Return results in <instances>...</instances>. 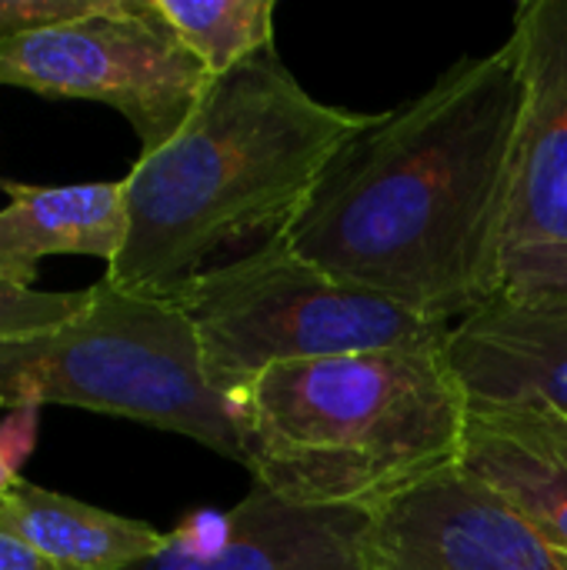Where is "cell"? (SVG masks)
<instances>
[{"instance_id": "6da1fadb", "label": "cell", "mask_w": 567, "mask_h": 570, "mask_svg": "<svg viewBox=\"0 0 567 570\" xmlns=\"http://www.w3.org/2000/svg\"><path fill=\"white\" fill-rule=\"evenodd\" d=\"M525 73L511 40L371 114L284 237L321 271L454 327L501 297V237Z\"/></svg>"}, {"instance_id": "7a4b0ae2", "label": "cell", "mask_w": 567, "mask_h": 570, "mask_svg": "<svg viewBox=\"0 0 567 570\" xmlns=\"http://www.w3.org/2000/svg\"><path fill=\"white\" fill-rule=\"evenodd\" d=\"M368 120L311 97L274 50L214 77L190 120L124 177L130 227L104 277L174 297L221 250L284 234Z\"/></svg>"}, {"instance_id": "3957f363", "label": "cell", "mask_w": 567, "mask_h": 570, "mask_svg": "<svg viewBox=\"0 0 567 570\" xmlns=\"http://www.w3.org/2000/svg\"><path fill=\"white\" fill-rule=\"evenodd\" d=\"M444 344L264 371L231 401L241 464L287 504L368 514L458 468L471 397Z\"/></svg>"}, {"instance_id": "277c9868", "label": "cell", "mask_w": 567, "mask_h": 570, "mask_svg": "<svg viewBox=\"0 0 567 570\" xmlns=\"http://www.w3.org/2000/svg\"><path fill=\"white\" fill-rule=\"evenodd\" d=\"M90 291L74 321L0 344V401L10 411L60 404L127 417L241 464L234 407L211 384L184 307L107 277Z\"/></svg>"}, {"instance_id": "5b68a950", "label": "cell", "mask_w": 567, "mask_h": 570, "mask_svg": "<svg viewBox=\"0 0 567 570\" xmlns=\"http://www.w3.org/2000/svg\"><path fill=\"white\" fill-rule=\"evenodd\" d=\"M174 301L190 317L207 377L227 401L281 364L438 344L451 334L321 271L284 234L231 264L207 267Z\"/></svg>"}, {"instance_id": "8992f818", "label": "cell", "mask_w": 567, "mask_h": 570, "mask_svg": "<svg viewBox=\"0 0 567 570\" xmlns=\"http://www.w3.org/2000/svg\"><path fill=\"white\" fill-rule=\"evenodd\" d=\"M0 87L97 100L130 124L140 154H154L190 120L211 73L157 17L154 0H100L84 17L3 40Z\"/></svg>"}, {"instance_id": "52a82bcc", "label": "cell", "mask_w": 567, "mask_h": 570, "mask_svg": "<svg viewBox=\"0 0 567 570\" xmlns=\"http://www.w3.org/2000/svg\"><path fill=\"white\" fill-rule=\"evenodd\" d=\"M508 40L525 73L501 237V297L567 301V0H521Z\"/></svg>"}, {"instance_id": "ba28073f", "label": "cell", "mask_w": 567, "mask_h": 570, "mask_svg": "<svg viewBox=\"0 0 567 570\" xmlns=\"http://www.w3.org/2000/svg\"><path fill=\"white\" fill-rule=\"evenodd\" d=\"M364 570H567L481 478L448 468L371 514Z\"/></svg>"}, {"instance_id": "9c48e42d", "label": "cell", "mask_w": 567, "mask_h": 570, "mask_svg": "<svg viewBox=\"0 0 567 570\" xmlns=\"http://www.w3.org/2000/svg\"><path fill=\"white\" fill-rule=\"evenodd\" d=\"M368 511L297 508L261 484L224 514H197L127 570H364Z\"/></svg>"}, {"instance_id": "30bf717a", "label": "cell", "mask_w": 567, "mask_h": 570, "mask_svg": "<svg viewBox=\"0 0 567 570\" xmlns=\"http://www.w3.org/2000/svg\"><path fill=\"white\" fill-rule=\"evenodd\" d=\"M444 354L471 404L545 407L567 421V301L495 297L451 327Z\"/></svg>"}, {"instance_id": "8fae6325", "label": "cell", "mask_w": 567, "mask_h": 570, "mask_svg": "<svg viewBox=\"0 0 567 570\" xmlns=\"http://www.w3.org/2000/svg\"><path fill=\"white\" fill-rule=\"evenodd\" d=\"M461 468L495 488L567 564V421L545 407L471 404Z\"/></svg>"}, {"instance_id": "7c38bea8", "label": "cell", "mask_w": 567, "mask_h": 570, "mask_svg": "<svg viewBox=\"0 0 567 570\" xmlns=\"http://www.w3.org/2000/svg\"><path fill=\"white\" fill-rule=\"evenodd\" d=\"M0 207V277L33 287L37 264L57 254L100 257L107 267L127 244L124 180L84 184H3Z\"/></svg>"}, {"instance_id": "4fadbf2b", "label": "cell", "mask_w": 567, "mask_h": 570, "mask_svg": "<svg viewBox=\"0 0 567 570\" xmlns=\"http://www.w3.org/2000/svg\"><path fill=\"white\" fill-rule=\"evenodd\" d=\"M0 528L57 570H127L167 544V534L147 521L110 514L30 481H20L0 501Z\"/></svg>"}, {"instance_id": "5bb4252c", "label": "cell", "mask_w": 567, "mask_h": 570, "mask_svg": "<svg viewBox=\"0 0 567 570\" xmlns=\"http://www.w3.org/2000/svg\"><path fill=\"white\" fill-rule=\"evenodd\" d=\"M154 10L211 80L274 50L277 0H154Z\"/></svg>"}, {"instance_id": "9a60e30c", "label": "cell", "mask_w": 567, "mask_h": 570, "mask_svg": "<svg viewBox=\"0 0 567 570\" xmlns=\"http://www.w3.org/2000/svg\"><path fill=\"white\" fill-rule=\"evenodd\" d=\"M94 291H40L0 277V344L53 331L87 311Z\"/></svg>"}, {"instance_id": "2e32d148", "label": "cell", "mask_w": 567, "mask_h": 570, "mask_svg": "<svg viewBox=\"0 0 567 570\" xmlns=\"http://www.w3.org/2000/svg\"><path fill=\"white\" fill-rule=\"evenodd\" d=\"M40 407H13L0 424V501L23 481L20 468L37 448Z\"/></svg>"}, {"instance_id": "e0dca14e", "label": "cell", "mask_w": 567, "mask_h": 570, "mask_svg": "<svg viewBox=\"0 0 567 570\" xmlns=\"http://www.w3.org/2000/svg\"><path fill=\"white\" fill-rule=\"evenodd\" d=\"M100 0H0V43L37 27L84 17Z\"/></svg>"}, {"instance_id": "ac0fdd59", "label": "cell", "mask_w": 567, "mask_h": 570, "mask_svg": "<svg viewBox=\"0 0 567 570\" xmlns=\"http://www.w3.org/2000/svg\"><path fill=\"white\" fill-rule=\"evenodd\" d=\"M0 570H57L47 558H40L27 541L0 528Z\"/></svg>"}, {"instance_id": "d6986e66", "label": "cell", "mask_w": 567, "mask_h": 570, "mask_svg": "<svg viewBox=\"0 0 567 570\" xmlns=\"http://www.w3.org/2000/svg\"><path fill=\"white\" fill-rule=\"evenodd\" d=\"M0 407H7V404H3V401H0Z\"/></svg>"}, {"instance_id": "ffe728a7", "label": "cell", "mask_w": 567, "mask_h": 570, "mask_svg": "<svg viewBox=\"0 0 567 570\" xmlns=\"http://www.w3.org/2000/svg\"><path fill=\"white\" fill-rule=\"evenodd\" d=\"M0 187H3V180H0Z\"/></svg>"}]
</instances>
